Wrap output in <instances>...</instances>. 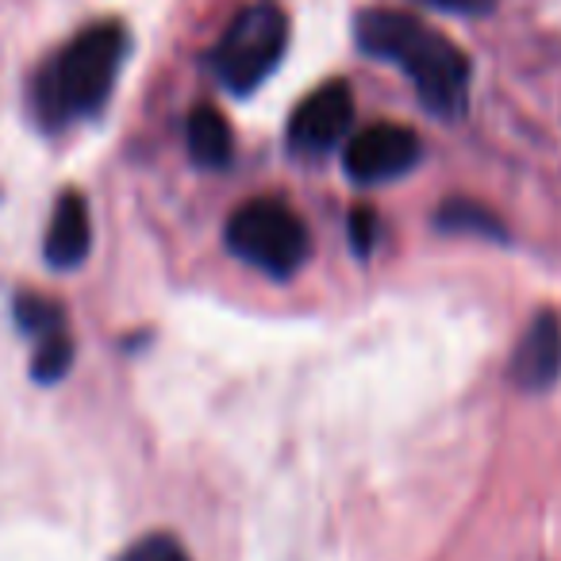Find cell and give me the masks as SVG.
<instances>
[{
    "mask_svg": "<svg viewBox=\"0 0 561 561\" xmlns=\"http://www.w3.org/2000/svg\"><path fill=\"white\" fill-rule=\"evenodd\" d=\"M16 323L27 331V335L43 339L50 331H62L66 328V316L58 300H47L39 293H20L16 297Z\"/></svg>",
    "mask_w": 561,
    "mask_h": 561,
    "instance_id": "7c38bea8",
    "label": "cell"
},
{
    "mask_svg": "<svg viewBox=\"0 0 561 561\" xmlns=\"http://www.w3.org/2000/svg\"><path fill=\"white\" fill-rule=\"evenodd\" d=\"M89 242H93V224H89V208L81 193H62L55 204L47 231V262L55 270H73L85 262Z\"/></svg>",
    "mask_w": 561,
    "mask_h": 561,
    "instance_id": "ba28073f",
    "label": "cell"
},
{
    "mask_svg": "<svg viewBox=\"0 0 561 561\" xmlns=\"http://www.w3.org/2000/svg\"><path fill=\"white\" fill-rule=\"evenodd\" d=\"M561 377V320L553 312H538L527 323L519 346L512 354V381L527 392L550 389Z\"/></svg>",
    "mask_w": 561,
    "mask_h": 561,
    "instance_id": "52a82bcc",
    "label": "cell"
},
{
    "mask_svg": "<svg viewBox=\"0 0 561 561\" xmlns=\"http://www.w3.org/2000/svg\"><path fill=\"white\" fill-rule=\"evenodd\" d=\"M185 142H188V158H193L201 170H224L234 154L231 127H227L224 112H216L211 104H201V108L188 112Z\"/></svg>",
    "mask_w": 561,
    "mask_h": 561,
    "instance_id": "9c48e42d",
    "label": "cell"
},
{
    "mask_svg": "<svg viewBox=\"0 0 561 561\" xmlns=\"http://www.w3.org/2000/svg\"><path fill=\"white\" fill-rule=\"evenodd\" d=\"M374 242H377V216H374V208H354L351 211V247H354V254L369 257Z\"/></svg>",
    "mask_w": 561,
    "mask_h": 561,
    "instance_id": "5bb4252c",
    "label": "cell"
},
{
    "mask_svg": "<svg viewBox=\"0 0 561 561\" xmlns=\"http://www.w3.org/2000/svg\"><path fill=\"white\" fill-rule=\"evenodd\" d=\"M354 124V93L346 81L320 85L289 119V147L297 154H328Z\"/></svg>",
    "mask_w": 561,
    "mask_h": 561,
    "instance_id": "8992f818",
    "label": "cell"
},
{
    "mask_svg": "<svg viewBox=\"0 0 561 561\" xmlns=\"http://www.w3.org/2000/svg\"><path fill=\"white\" fill-rule=\"evenodd\" d=\"M354 32H358L362 50H369L374 58H389V62H397L412 78L423 108H431L443 119H454L466 112L469 58L446 35L420 24L408 12L392 9L362 12Z\"/></svg>",
    "mask_w": 561,
    "mask_h": 561,
    "instance_id": "6da1fadb",
    "label": "cell"
},
{
    "mask_svg": "<svg viewBox=\"0 0 561 561\" xmlns=\"http://www.w3.org/2000/svg\"><path fill=\"white\" fill-rule=\"evenodd\" d=\"M116 561H193V558H188L185 546H181L178 538L147 535V538H139L135 546H127V550L119 553Z\"/></svg>",
    "mask_w": 561,
    "mask_h": 561,
    "instance_id": "4fadbf2b",
    "label": "cell"
},
{
    "mask_svg": "<svg viewBox=\"0 0 561 561\" xmlns=\"http://www.w3.org/2000/svg\"><path fill=\"white\" fill-rule=\"evenodd\" d=\"M289 43V16L277 4H250L231 20L219 47L211 50V70L231 93L247 96L277 70Z\"/></svg>",
    "mask_w": 561,
    "mask_h": 561,
    "instance_id": "3957f363",
    "label": "cell"
},
{
    "mask_svg": "<svg viewBox=\"0 0 561 561\" xmlns=\"http://www.w3.org/2000/svg\"><path fill=\"white\" fill-rule=\"evenodd\" d=\"M127 35L119 24H96L66 43L32 85L35 116L47 127H70L108 101L124 62Z\"/></svg>",
    "mask_w": 561,
    "mask_h": 561,
    "instance_id": "7a4b0ae2",
    "label": "cell"
},
{
    "mask_svg": "<svg viewBox=\"0 0 561 561\" xmlns=\"http://www.w3.org/2000/svg\"><path fill=\"white\" fill-rule=\"evenodd\" d=\"M227 247L270 277H293L308 257V231L285 201L257 196L227 219Z\"/></svg>",
    "mask_w": 561,
    "mask_h": 561,
    "instance_id": "277c9868",
    "label": "cell"
},
{
    "mask_svg": "<svg viewBox=\"0 0 561 561\" xmlns=\"http://www.w3.org/2000/svg\"><path fill=\"white\" fill-rule=\"evenodd\" d=\"M423 4H435V9H446V12H466V16H473V12H489L496 0H423Z\"/></svg>",
    "mask_w": 561,
    "mask_h": 561,
    "instance_id": "9a60e30c",
    "label": "cell"
},
{
    "mask_svg": "<svg viewBox=\"0 0 561 561\" xmlns=\"http://www.w3.org/2000/svg\"><path fill=\"white\" fill-rule=\"evenodd\" d=\"M73 362V339L62 331H50V335H43L39 343H35V354H32V374L39 377L43 385L58 381V377H66V369H70Z\"/></svg>",
    "mask_w": 561,
    "mask_h": 561,
    "instance_id": "8fae6325",
    "label": "cell"
},
{
    "mask_svg": "<svg viewBox=\"0 0 561 561\" xmlns=\"http://www.w3.org/2000/svg\"><path fill=\"white\" fill-rule=\"evenodd\" d=\"M435 219L443 231H473V234H489V239H504L500 219L473 201H446Z\"/></svg>",
    "mask_w": 561,
    "mask_h": 561,
    "instance_id": "30bf717a",
    "label": "cell"
},
{
    "mask_svg": "<svg viewBox=\"0 0 561 561\" xmlns=\"http://www.w3.org/2000/svg\"><path fill=\"white\" fill-rule=\"evenodd\" d=\"M423 154V142L404 124H374L346 142V178L358 185H381L408 173Z\"/></svg>",
    "mask_w": 561,
    "mask_h": 561,
    "instance_id": "5b68a950",
    "label": "cell"
}]
</instances>
